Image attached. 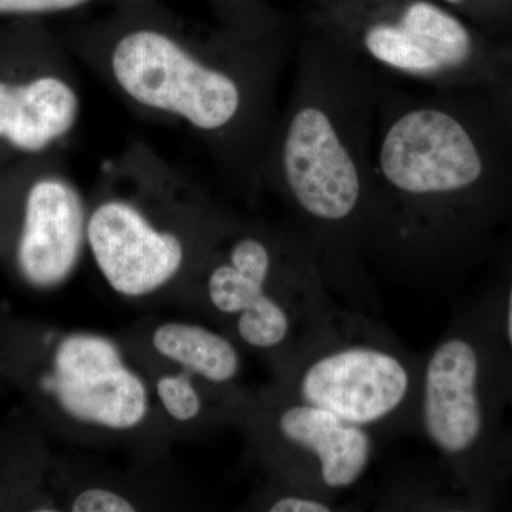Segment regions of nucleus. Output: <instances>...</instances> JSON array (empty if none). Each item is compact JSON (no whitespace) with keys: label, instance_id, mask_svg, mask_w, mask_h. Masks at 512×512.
I'll return each mask as SVG.
<instances>
[{"label":"nucleus","instance_id":"nucleus-1","mask_svg":"<svg viewBox=\"0 0 512 512\" xmlns=\"http://www.w3.org/2000/svg\"><path fill=\"white\" fill-rule=\"evenodd\" d=\"M231 222L143 141L106 164L89 200L87 252L126 299L163 291L194 271Z\"/></svg>","mask_w":512,"mask_h":512},{"label":"nucleus","instance_id":"nucleus-2","mask_svg":"<svg viewBox=\"0 0 512 512\" xmlns=\"http://www.w3.org/2000/svg\"><path fill=\"white\" fill-rule=\"evenodd\" d=\"M72 53L141 116L187 127L228 154L252 110V89L222 46L158 22H123L73 37Z\"/></svg>","mask_w":512,"mask_h":512},{"label":"nucleus","instance_id":"nucleus-3","mask_svg":"<svg viewBox=\"0 0 512 512\" xmlns=\"http://www.w3.org/2000/svg\"><path fill=\"white\" fill-rule=\"evenodd\" d=\"M420 363L386 326L336 305L276 367L272 387L375 436L410 434Z\"/></svg>","mask_w":512,"mask_h":512},{"label":"nucleus","instance_id":"nucleus-4","mask_svg":"<svg viewBox=\"0 0 512 512\" xmlns=\"http://www.w3.org/2000/svg\"><path fill=\"white\" fill-rule=\"evenodd\" d=\"M0 376L25 393L40 420L121 434L151 413V390L116 340L59 332L0 315Z\"/></svg>","mask_w":512,"mask_h":512},{"label":"nucleus","instance_id":"nucleus-5","mask_svg":"<svg viewBox=\"0 0 512 512\" xmlns=\"http://www.w3.org/2000/svg\"><path fill=\"white\" fill-rule=\"evenodd\" d=\"M197 274L229 336L274 367L336 305L312 252L262 229L229 224Z\"/></svg>","mask_w":512,"mask_h":512},{"label":"nucleus","instance_id":"nucleus-6","mask_svg":"<svg viewBox=\"0 0 512 512\" xmlns=\"http://www.w3.org/2000/svg\"><path fill=\"white\" fill-rule=\"evenodd\" d=\"M504 396L491 306L457 316L421 355L414 433L439 454L470 497L490 490L498 402Z\"/></svg>","mask_w":512,"mask_h":512},{"label":"nucleus","instance_id":"nucleus-7","mask_svg":"<svg viewBox=\"0 0 512 512\" xmlns=\"http://www.w3.org/2000/svg\"><path fill=\"white\" fill-rule=\"evenodd\" d=\"M89 200L59 153L0 170V259L33 291L66 284L87 252Z\"/></svg>","mask_w":512,"mask_h":512},{"label":"nucleus","instance_id":"nucleus-8","mask_svg":"<svg viewBox=\"0 0 512 512\" xmlns=\"http://www.w3.org/2000/svg\"><path fill=\"white\" fill-rule=\"evenodd\" d=\"M272 481L338 498L365 478L375 434L271 387L241 419Z\"/></svg>","mask_w":512,"mask_h":512},{"label":"nucleus","instance_id":"nucleus-9","mask_svg":"<svg viewBox=\"0 0 512 512\" xmlns=\"http://www.w3.org/2000/svg\"><path fill=\"white\" fill-rule=\"evenodd\" d=\"M80 116L66 46L33 26L0 35V170L59 151Z\"/></svg>","mask_w":512,"mask_h":512},{"label":"nucleus","instance_id":"nucleus-10","mask_svg":"<svg viewBox=\"0 0 512 512\" xmlns=\"http://www.w3.org/2000/svg\"><path fill=\"white\" fill-rule=\"evenodd\" d=\"M365 46L377 62L407 73L434 74L454 69L471 55L466 26L433 3L414 2L396 23L367 30Z\"/></svg>","mask_w":512,"mask_h":512},{"label":"nucleus","instance_id":"nucleus-11","mask_svg":"<svg viewBox=\"0 0 512 512\" xmlns=\"http://www.w3.org/2000/svg\"><path fill=\"white\" fill-rule=\"evenodd\" d=\"M151 345L165 360L218 392L245 394L235 389L242 356L231 336L198 323L170 320L154 329Z\"/></svg>","mask_w":512,"mask_h":512},{"label":"nucleus","instance_id":"nucleus-12","mask_svg":"<svg viewBox=\"0 0 512 512\" xmlns=\"http://www.w3.org/2000/svg\"><path fill=\"white\" fill-rule=\"evenodd\" d=\"M154 393L161 409L177 423H191L205 412V399L195 377L180 372L164 373L154 382Z\"/></svg>","mask_w":512,"mask_h":512},{"label":"nucleus","instance_id":"nucleus-13","mask_svg":"<svg viewBox=\"0 0 512 512\" xmlns=\"http://www.w3.org/2000/svg\"><path fill=\"white\" fill-rule=\"evenodd\" d=\"M264 495L261 510L271 512H332L342 510L338 498L295 485L276 483Z\"/></svg>","mask_w":512,"mask_h":512},{"label":"nucleus","instance_id":"nucleus-14","mask_svg":"<svg viewBox=\"0 0 512 512\" xmlns=\"http://www.w3.org/2000/svg\"><path fill=\"white\" fill-rule=\"evenodd\" d=\"M495 342L503 366L505 389L512 399V275L501 291L498 302L491 305Z\"/></svg>","mask_w":512,"mask_h":512},{"label":"nucleus","instance_id":"nucleus-15","mask_svg":"<svg viewBox=\"0 0 512 512\" xmlns=\"http://www.w3.org/2000/svg\"><path fill=\"white\" fill-rule=\"evenodd\" d=\"M138 510L137 504L119 493L104 487H90L72 498L69 511L73 512H131Z\"/></svg>","mask_w":512,"mask_h":512},{"label":"nucleus","instance_id":"nucleus-16","mask_svg":"<svg viewBox=\"0 0 512 512\" xmlns=\"http://www.w3.org/2000/svg\"><path fill=\"white\" fill-rule=\"evenodd\" d=\"M93 0H0L2 16H39L67 12L89 5Z\"/></svg>","mask_w":512,"mask_h":512},{"label":"nucleus","instance_id":"nucleus-17","mask_svg":"<svg viewBox=\"0 0 512 512\" xmlns=\"http://www.w3.org/2000/svg\"><path fill=\"white\" fill-rule=\"evenodd\" d=\"M447 2H450V3H460V2H463V0H447Z\"/></svg>","mask_w":512,"mask_h":512}]
</instances>
